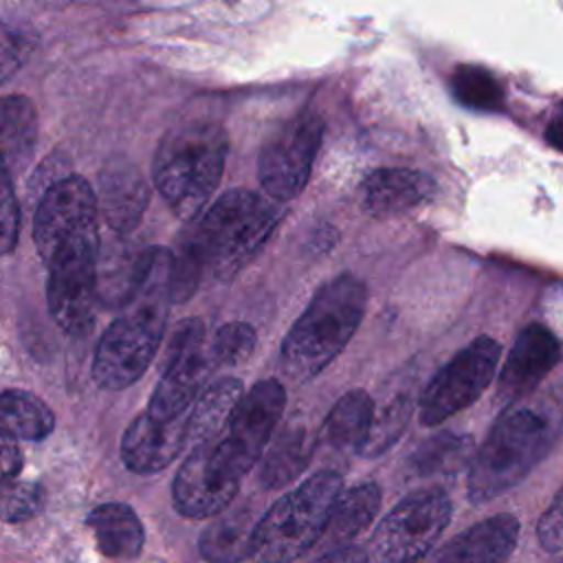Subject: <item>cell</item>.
I'll return each mask as SVG.
<instances>
[{
  "label": "cell",
  "mask_w": 563,
  "mask_h": 563,
  "mask_svg": "<svg viewBox=\"0 0 563 563\" xmlns=\"http://www.w3.org/2000/svg\"><path fill=\"white\" fill-rule=\"evenodd\" d=\"M554 563H563V559H561V561H554Z\"/></svg>",
  "instance_id": "39"
},
{
  "label": "cell",
  "mask_w": 563,
  "mask_h": 563,
  "mask_svg": "<svg viewBox=\"0 0 563 563\" xmlns=\"http://www.w3.org/2000/svg\"><path fill=\"white\" fill-rule=\"evenodd\" d=\"M152 253H154V246L141 249L123 240H117L106 249H99V260H97L99 303L125 308L147 277Z\"/></svg>",
  "instance_id": "19"
},
{
  "label": "cell",
  "mask_w": 563,
  "mask_h": 563,
  "mask_svg": "<svg viewBox=\"0 0 563 563\" xmlns=\"http://www.w3.org/2000/svg\"><path fill=\"white\" fill-rule=\"evenodd\" d=\"M189 444V411L172 420L136 416L121 438V460L132 473L150 475L169 466Z\"/></svg>",
  "instance_id": "15"
},
{
  "label": "cell",
  "mask_w": 563,
  "mask_h": 563,
  "mask_svg": "<svg viewBox=\"0 0 563 563\" xmlns=\"http://www.w3.org/2000/svg\"><path fill=\"white\" fill-rule=\"evenodd\" d=\"M563 433V385L537 389L499 413L468 464V499L486 504L519 482Z\"/></svg>",
  "instance_id": "2"
},
{
  "label": "cell",
  "mask_w": 563,
  "mask_h": 563,
  "mask_svg": "<svg viewBox=\"0 0 563 563\" xmlns=\"http://www.w3.org/2000/svg\"><path fill=\"white\" fill-rule=\"evenodd\" d=\"M453 97L473 110H499L504 106V86L482 66L460 64L451 75Z\"/></svg>",
  "instance_id": "29"
},
{
  "label": "cell",
  "mask_w": 563,
  "mask_h": 563,
  "mask_svg": "<svg viewBox=\"0 0 563 563\" xmlns=\"http://www.w3.org/2000/svg\"><path fill=\"white\" fill-rule=\"evenodd\" d=\"M323 136V119L303 110L282 123L264 143L257 161L260 183L275 202L297 198L306 187Z\"/></svg>",
  "instance_id": "11"
},
{
  "label": "cell",
  "mask_w": 563,
  "mask_h": 563,
  "mask_svg": "<svg viewBox=\"0 0 563 563\" xmlns=\"http://www.w3.org/2000/svg\"><path fill=\"white\" fill-rule=\"evenodd\" d=\"M282 205L251 189H229L180 238L178 249L191 253L216 279L240 273L271 238Z\"/></svg>",
  "instance_id": "4"
},
{
  "label": "cell",
  "mask_w": 563,
  "mask_h": 563,
  "mask_svg": "<svg viewBox=\"0 0 563 563\" xmlns=\"http://www.w3.org/2000/svg\"><path fill=\"white\" fill-rule=\"evenodd\" d=\"M435 180L418 169L385 167L361 183L363 207L376 218H391L431 200Z\"/></svg>",
  "instance_id": "18"
},
{
  "label": "cell",
  "mask_w": 563,
  "mask_h": 563,
  "mask_svg": "<svg viewBox=\"0 0 563 563\" xmlns=\"http://www.w3.org/2000/svg\"><path fill=\"white\" fill-rule=\"evenodd\" d=\"M475 451L471 435L438 433L427 438L409 457V471L418 477L451 475L471 464Z\"/></svg>",
  "instance_id": "28"
},
{
  "label": "cell",
  "mask_w": 563,
  "mask_h": 563,
  "mask_svg": "<svg viewBox=\"0 0 563 563\" xmlns=\"http://www.w3.org/2000/svg\"><path fill=\"white\" fill-rule=\"evenodd\" d=\"M411 411H413V402L409 396L391 398L378 413H374L367 438L358 453L363 457H376L385 453L407 429Z\"/></svg>",
  "instance_id": "30"
},
{
  "label": "cell",
  "mask_w": 563,
  "mask_h": 563,
  "mask_svg": "<svg viewBox=\"0 0 563 563\" xmlns=\"http://www.w3.org/2000/svg\"><path fill=\"white\" fill-rule=\"evenodd\" d=\"M33 33L18 24L0 22V81H7L29 57Z\"/></svg>",
  "instance_id": "33"
},
{
  "label": "cell",
  "mask_w": 563,
  "mask_h": 563,
  "mask_svg": "<svg viewBox=\"0 0 563 563\" xmlns=\"http://www.w3.org/2000/svg\"><path fill=\"white\" fill-rule=\"evenodd\" d=\"M501 347L490 336H477L462 347L424 387L418 402V418L435 427L473 405L495 378Z\"/></svg>",
  "instance_id": "9"
},
{
  "label": "cell",
  "mask_w": 563,
  "mask_h": 563,
  "mask_svg": "<svg viewBox=\"0 0 563 563\" xmlns=\"http://www.w3.org/2000/svg\"><path fill=\"white\" fill-rule=\"evenodd\" d=\"M451 499L442 488H422L402 497L374 528L367 559L378 563L420 561L451 521Z\"/></svg>",
  "instance_id": "8"
},
{
  "label": "cell",
  "mask_w": 563,
  "mask_h": 563,
  "mask_svg": "<svg viewBox=\"0 0 563 563\" xmlns=\"http://www.w3.org/2000/svg\"><path fill=\"white\" fill-rule=\"evenodd\" d=\"M229 139L220 123L191 119L172 125L158 141L152 176L180 220H196L220 185Z\"/></svg>",
  "instance_id": "5"
},
{
  "label": "cell",
  "mask_w": 563,
  "mask_h": 563,
  "mask_svg": "<svg viewBox=\"0 0 563 563\" xmlns=\"http://www.w3.org/2000/svg\"><path fill=\"white\" fill-rule=\"evenodd\" d=\"M260 517L251 506L227 508L200 532L198 550L207 563H242L251 556L253 530Z\"/></svg>",
  "instance_id": "21"
},
{
  "label": "cell",
  "mask_w": 563,
  "mask_h": 563,
  "mask_svg": "<svg viewBox=\"0 0 563 563\" xmlns=\"http://www.w3.org/2000/svg\"><path fill=\"white\" fill-rule=\"evenodd\" d=\"M561 358V343L543 323L526 325L504 365L497 380V400L510 405L539 389L543 378Z\"/></svg>",
  "instance_id": "14"
},
{
  "label": "cell",
  "mask_w": 563,
  "mask_h": 563,
  "mask_svg": "<svg viewBox=\"0 0 563 563\" xmlns=\"http://www.w3.org/2000/svg\"><path fill=\"white\" fill-rule=\"evenodd\" d=\"M312 563H369V559H367L365 550H358V548L350 545V548L323 552Z\"/></svg>",
  "instance_id": "37"
},
{
  "label": "cell",
  "mask_w": 563,
  "mask_h": 563,
  "mask_svg": "<svg viewBox=\"0 0 563 563\" xmlns=\"http://www.w3.org/2000/svg\"><path fill=\"white\" fill-rule=\"evenodd\" d=\"M545 141L563 154V103L554 110L548 128H545Z\"/></svg>",
  "instance_id": "38"
},
{
  "label": "cell",
  "mask_w": 563,
  "mask_h": 563,
  "mask_svg": "<svg viewBox=\"0 0 563 563\" xmlns=\"http://www.w3.org/2000/svg\"><path fill=\"white\" fill-rule=\"evenodd\" d=\"M380 508V486L374 482L354 484L352 488L339 493L330 519L321 537V554L350 548L352 541L363 534L376 519Z\"/></svg>",
  "instance_id": "20"
},
{
  "label": "cell",
  "mask_w": 563,
  "mask_h": 563,
  "mask_svg": "<svg viewBox=\"0 0 563 563\" xmlns=\"http://www.w3.org/2000/svg\"><path fill=\"white\" fill-rule=\"evenodd\" d=\"M22 468V451L13 435L0 431V482L15 479Z\"/></svg>",
  "instance_id": "36"
},
{
  "label": "cell",
  "mask_w": 563,
  "mask_h": 563,
  "mask_svg": "<svg viewBox=\"0 0 563 563\" xmlns=\"http://www.w3.org/2000/svg\"><path fill=\"white\" fill-rule=\"evenodd\" d=\"M172 251L154 246L147 277L134 299L123 308L101 334L95 358L92 378L103 389H125L136 383L156 356L167 310Z\"/></svg>",
  "instance_id": "3"
},
{
  "label": "cell",
  "mask_w": 563,
  "mask_h": 563,
  "mask_svg": "<svg viewBox=\"0 0 563 563\" xmlns=\"http://www.w3.org/2000/svg\"><path fill=\"white\" fill-rule=\"evenodd\" d=\"M519 530V519L510 512L486 517L455 534L422 563H508Z\"/></svg>",
  "instance_id": "17"
},
{
  "label": "cell",
  "mask_w": 563,
  "mask_h": 563,
  "mask_svg": "<svg viewBox=\"0 0 563 563\" xmlns=\"http://www.w3.org/2000/svg\"><path fill=\"white\" fill-rule=\"evenodd\" d=\"M374 418V402L367 391L352 389L343 394L323 420L319 440L336 451H361Z\"/></svg>",
  "instance_id": "25"
},
{
  "label": "cell",
  "mask_w": 563,
  "mask_h": 563,
  "mask_svg": "<svg viewBox=\"0 0 563 563\" xmlns=\"http://www.w3.org/2000/svg\"><path fill=\"white\" fill-rule=\"evenodd\" d=\"M86 523L95 534L99 552L108 559H134L143 548V523L128 504H101L90 510Z\"/></svg>",
  "instance_id": "23"
},
{
  "label": "cell",
  "mask_w": 563,
  "mask_h": 563,
  "mask_svg": "<svg viewBox=\"0 0 563 563\" xmlns=\"http://www.w3.org/2000/svg\"><path fill=\"white\" fill-rule=\"evenodd\" d=\"M37 143L35 106L24 95L0 97V163L20 174L33 158Z\"/></svg>",
  "instance_id": "22"
},
{
  "label": "cell",
  "mask_w": 563,
  "mask_h": 563,
  "mask_svg": "<svg viewBox=\"0 0 563 563\" xmlns=\"http://www.w3.org/2000/svg\"><path fill=\"white\" fill-rule=\"evenodd\" d=\"M240 482L216 460L211 442L205 440L189 451L174 477V508L189 519L216 517L231 506Z\"/></svg>",
  "instance_id": "12"
},
{
  "label": "cell",
  "mask_w": 563,
  "mask_h": 563,
  "mask_svg": "<svg viewBox=\"0 0 563 563\" xmlns=\"http://www.w3.org/2000/svg\"><path fill=\"white\" fill-rule=\"evenodd\" d=\"M33 240L48 273L51 317L70 336L88 334L99 306L97 260L101 240L97 198L84 176H64L42 194Z\"/></svg>",
  "instance_id": "1"
},
{
  "label": "cell",
  "mask_w": 563,
  "mask_h": 563,
  "mask_svg": "<svg viewBox=\"0 0 563 563\" xmlns=\"http://www.w3.org/2000/svg\"><path fill=\"white\" fill-rule=\"evenodd\" d=\"M211 356L205 352V323L198 317L180 321L163 356V374L152 391L147 411L152 418L172 420L185 416L211 374Z\"/></svg>",
  "instance_id": "10"
},
{
  "label": "cell",
  "mask_w": 563,
  "mask_h": 563,
  "mask_svg": "<svg viewBox=\"0 0 563 563\" xmlns=\"http://www.w3.org/2000/svg\"><path fill=\"white\" fill-rule=\"evenodd\" d=\"M341 486L336 471H319L282 495L255 523L253 563H292L312 550L323 537Z\"/></svg>",
  "instance_id": "7"
},
{
  "label": "cell",
  "mask_w": 563,
  "mask_h": 563,
  "mask_svg": "<svg viewBox=\"0 0 563 563\" xmlns=\"http://www.w3.org/2000/svg\"><path fill=\"white\" fill-rule=\"evenodd\" d=\"M55 427L48 405L31 391H0V431L22 440H44Z\"/></svg>",
  "instance_id": "27"
},
{
  "label": "cell",
  "mask_w": 563,
  "mask_h": 563,
  "mask_svg": "<svg viewBox=\"0 0 563 563\" xmlns=\"http://www.w3.org/2000/svg\"><path fill=\"white\" fill-rule=\"evenodd\" d=\"M286 407V389L275 378L255 383L238 402L220 438L249 473L262 457Z\"/></svg>",
  "instance_id": "13"
},
{
  "label": "cell",
  "mask_w": 563,
  "mask_h": 563,
  "mask_svg": "<svg viewBox=\"0 0 563 563\" xmlns=\"http://www.w3.org/2000/svg\"><path fill=\"white\" fill-rule=\"evenodd\" d=\"M46 493L35 482H0V521L18 523L42 512Z\"/></svg>",
  "instance_id": "31"
},
{
  "label": "cell",
  "mask_w": 563,
  "mask_h": 563,
  "mask_svg": "<svg viewBox=\"0 0 563 563\" xmlns=\"http://www.w3.org/2000/svg\"><path fill=\"white\" fill-rule=\"evenodd\" d=\"M257 336L253 325L244 321H231L216 330L209 347V356L218 365H238L244 363L255 350Z\"/></svg>",
  "instance_id": "32"
},
{
  "label": "cell",
  "mask_w": 563,
  "mask_h": 563,
  "mask_svg": "<svg viewBox=\"0 0 563 563\" xmlns=\"http://www.w3.org/2000/svg\"><path fill=\"white\" fill-rule=\"evenodd\" d=\"M95 198L99 216L119 238H123L141 222L150 200V187L132 161L117 156L101 167Z\"/></svg>",
  "instance_id": "16"
},
{
  "label": "cell",
  "mask_w": 563,
  "mask_h": 563,
  "mask_svg": "<svg viewBox=\"0 0 563 563\" xmlns=\"http://www.w3.org/2000/svg\"><path fill=\"white\" fill-rule=\"evenodd\" d=\"M242 396V383L233 376H224L200 391L189 409V444L196 446L222 433Z\"/></svg>",
  "instance_id": "26"
},
{
  "label": "cell",
  "mask_w": 563,
  "mask_h": 563,
  "mask_svg": "<svg viewBox=\"0 0 563 563\" xmlns=\"http://www.w3.org/2000/svg\"><path fill=\"white\" fill-rule=\"evenodd\" d=\"M537 541L545 552H563V486L537 521Z\"/></svg>",
  "instance_id": "35"
},
{
  "label": "cell",
  "mask_w": 563,
  "mask_h": 563,
  "mask_svg": "<svg viewBox=\"0 0 563 563\" xmlns=\"http://www.w3.org/2000/svg\"><path fill=\"white\" fill-rule=\"evenodd\" d=\"M20 233V207L13 191V180L0 163V255L11 253Z\"/></svg>",
  "instance_id": "34"
},
{
  "label": "cell",
  "mask_w": 563,
  "mask_h": 563,
  "mask_svg": "<svg viewBox=\"0 0 563 563\" xmlns=\"http://www.w3.org/2000/svg\"><path fill=\"white\" fill-rule=\"evenodd\" d=\"M367 306V286L343 273L325 282L292 323L282 343V372L306 383L323 372L356 332Z\"/></svg>",
  "instance_id": "6"
},
{
  "label": "cell",
  "mask_w": 563,
  "mask_h": 563,
  "mask_svg": "<svg viewBox=\"0 0 563 563\" xmlns=\"http://www.w3.org/2000/svg\"><path fill=\"white\" fill-rule=\"evenodd\" d=\"M271 440L260 466V482L264 488L273 490L290 484L303 473L314 451V438L308 435L303 424H288Z\"/></svg>",
  "instance_id": "24"
}]
</instances>
